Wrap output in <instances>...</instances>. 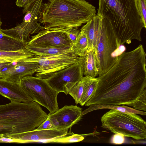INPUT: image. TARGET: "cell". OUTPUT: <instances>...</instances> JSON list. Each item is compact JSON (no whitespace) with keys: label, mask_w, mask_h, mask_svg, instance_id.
I'll return each mask as SVG.
<instances>
[{"label":"cell","mask_w":146,"mask_h":146,"mask_svg":"<svg viewBox=\"0 0 146 146\" xmlns=\"http://www.w3.org/2000/svg\"><path fill=\"white\" fill-rule=\"evenodd\" d=\"M20 84L33 100L46 108L50 113H53L59 109L57 101L59 93L50 86L46 79L27 76L21 79Z\"/></svg>","instance_id":"cell-7"},{"label":"cell","mask_w":146,"mask_h":146,"mask_svg":"<svg viewBox=\"0 0 146 146\" xmlns=\"http://www.w3.org/2000/svg\"><path fill=\"white\" fill-rule=\"evenodd\" d=\"M27 42L6 35L0 30V51H16L25 48Z\"/></svg>","instance_id":"cell-17"},{"label":"cell","mask_w":146,"mask_h":146,"mask_svg":"<svg viewBox=\"0 0 146 146\" xmlns=\"http://www.w3.org/2000/svg\"><path fill=\"white\" fill-rule=\"evenodd\" d=\"M11 62H4L0 63V70L5 67Z\"/></svg>","instance_id":"cell-33"},{"label":"cell","mask_w":146,"mask_h":146,"mask_svg":"<svg viewBox=\"0 0 146 146\" xmlns=\"http://www.w3.org/2000/svg\"><path fill=\"white\" fill-rule=\"evenodd\" d=\"M138 11L146 26V0H135Z\"/></svg>","instance_id":"cell-25"},{"label":"cell","mask_w":146,"mask_h":146,"mask_svg":"<svg viewBox=\"0 0 146 146\" xmlns=\"http://www.w3.org/2000/svg\"><path fill=\"white\" fill-rule=\"evenodd\" d=\"M29 0H17L16 5L19 7H23V12L25 13L28 4Z\"/></svg>","instance_id":"cell-31"},{"label":"cell","mask_w":146,"mask_h":146,"mask_svg":"<svg viewBox=\"0 0 146 146\" xmlns=\"http://www.w3.org/2000/svg\"><path fill=\"white\" fill-rule=\"evenodd\" d=\"M25 48L35 55L44 57L72 52L68 48H42L27 45Z\"/></svg>","instance_id":"cell-19"},{"label":"cell","mask_w":146,"mask_h":146,"mask_svg":"<svg viewBox=\"0 0 146 146\" xmlns=\"http://www.w3.org/2000/svg\"><path fill=\"white\" fill-rule=\"evenodd\" d=\"M84 138V137L82 135L75 134L70 132L68 133L66 135L54 140L53 143H64L77 142L82 141Z\"/></svg>","instance_id":"cell-24"},{"label":"cell","mask_w":146,"mask_h":146,"mask_svg":"<svg viewBox=\"0 0 146 146\" xmlns=\"http://www.w3.org/2000/svg\"><path fill=\"white\" fill-rule=\"evenodd\" d=\"M5 137L4 135L3 134L0 133V139Z\"/></svg>","instance_id":"cell-35"},{"label":"cell","mask_w":146,"mask_h":146,"mask_svg":"<svg viewBox=\"0 0 146 146\" xmlns=\"http://www.w3.org/2000/svg\"><path fill=\"white\" fill-rule=\"evenodd\" d=\"M45 119V112L38 103L11 101L0 105V133L5 137L33 130Z\"/></svg>","instance_id":"cell-5"},{"label":"cell","mask_w":146,"mask_h":146,"mask_svg":"<svg viewBox=\"0 0 146 146\" xmlns=\"http://www.w3.org/2000/svg\"><path fill=\"white\" fill-rule=\"evenodd\" d=\"M146 57L141 44L122 53L109 70L97 78L96 91L84 105L133 106L146 89Z\"/></svg>","instance_id":"cell-1"},{"label":"cell","mask_w":146,"mask_h":146,"mask_svg":"<svg viewBox=\"0 0 146 146\" xmlns=\"http://www.w3.org/2000/svg\"><path fill=\"white\" fill-rule=\"evenodd\" d=\"M2 23L1 21V17L0 16V29H1V26L2 25Z\"/></svg>","instance_id":"cell-36"},{"label":"cell","mask_w":146,"mask_h":146,"mask_svg":"<svg viewBox=\"0 0 146 146\" xmlns=\"http://www.w3.org/2000/svg\"><path fill=\"white\" fill-rule=\"evenodd\" d=\"M136 114L111 109L101 117L102 127L124 137L145 139L146 122Z\"/></svg>","instance_id":"cell-6"},{"label":"cell","mask_w":146,"mask_h":146,"mask_svg":"<svg viewBox=\"0 0 146 146\" xmlns=\"http://www.w3.org/2000/svg\"><path fill=\"white\" fill-rule=\"evenodd\" d=\"M88 47V42L86 35L80 30L76 39L72 45L71 50L73 53L80 56L85 54Z\"/></svg>","instance_id":"cell-22"},{"label":"cell","mask_w":146,"mask_h":146,"mask_svg":"<svg viewBox=\"0 0 146 146\" xmlns=\"http://www.w3.org/2000/svg\"><path fill=\"white\" fill-rule=\"evenodd\" d=\"M43 0H36L29 7L23 21L16 27L9 29H1V32L8 36L27 42L30 38V35L38 33L44 29L39 22L41 12Z\"/></svg>","instance_id":"cell-8"},{"label":"cell","mask_w":146,"mask_h":146,"mask_svg":"<svg viewBox=\"0 0 146 146\" xmlns=\"http://www.w3.org/2000/svg\"><path fill=\"white\" fill-rule=\"evenodd\" d=\"M111 138L110 143L115 144H121L125 142L124 137L122 135L119 134H115Z\"/></svg>","instance_id":"cell-28"},{"label":"cell","mask_w":146,"mask_h":146,"mask_svg":"<svg viewBox=\"0 0 146 146\" xmlns=\"http://www.w3.org/2000/svg\"><path fill=\"white\" fill-rule=\"evenodd\" d=\"M27 60L38 64L35 76L47 79L57 72L78 62L79 56L71 52L48 56L35 55Z\"/></svg>","instance_id":"cell-9"},{"label":"cell","mask_w":146,"mask_h":146,"mask_svg":"<svg viewBox=\"0 0 146 146\" xmlns=\"http://www.w3.org/2000/svg\"><path fill=\"white\" fill-rule=\"evenodd\" d=\"M35 56L34 54L25 48L16 51H0V63L25 60Z\"/></svg>","instance_id":"cell-18"},{"label":"cell","mask_w":146,"mask_h":146,"mask_svg":"<svg viewBox=\"0 0 146 146\" xmlns=\"http://www.w3.org/2000/svg\"><path fill=\"white\" fill-rule=\"evenodd\" d=\"M96 12L85 0H48L43 4L39 22L44 29L63 31L86 23Z\"/></svg>","instance_id":"cell-3"},{"label":"cell","mask_w":146,"mask_h":146,"mask_svg":"<svg viewBox=\"0 0 146 146\" xmlns=\"http://www.w3.org/2000/svg\"><path fill=\"white\" fill-rule=\"evenodd\" d=\"M82 111V109L76 105H66L49 114L57 119L63 129H69L81 119Z\"/></svg>","instance_id":"cell-15"},{"label":"cell","mask_w":146,"mask_h":146,"mask_svg":"<svg viewBox=\"0 0 146 146\" xmlns=\"http://www.w3.org/2000/svg\"><path fill=\"white\" fill-rule=\"evenodd\" d=\"M26 45L42 48H71L72 43L64 32L44 29L31 36Z\"/></svg>","instance_id":"cell-11"},{"label":"cell","mask_w":146,"mask_h":146,"mask_svg":"<svg viewBox=\"0 0 146 146\" xmlns=\"http://www.w3.org/2000/svg\"><path fill=\"white\" fill-rule=\"evenodd\" d=\"M80 32V31L78 29V28H71L66 32V33L71 41L72 45L76 41Z\"/></svg>","instance_id":"cell-27"},{"label":"cell","mask_w":146,"mask_h":146,"mask_svg":"<svg viewBox=\"0 0 146 146\" xmlns=\"http://www.w3.org/2000/svg\"><path fill=\"white\" fill-rule=\"evenodd\" d=\"M48 114V117H49L53 128L64 129L62 128L60 123L56 118L51 116L49 114Z\"/></svg>","instance_id":"cell-30"},{"label":"cell","mask_w":146,"mask_h":146,"mask_svg":"<svg viewBox=\"0 0 146 146\" xmlns=\"http://www.w3.org/2000/svg\"><path fill=\"white\" fill-rule=\"evenodd\" d=\"M86 34L88 49H92L95 56L98 76L109 70L116 62L125 48L121 45L110 23L98 14L80 29Z\"/></svg>","instance_id":"cell-2"},{"label":"cell","mask_w":146,"mask_h":146,"mask_svg":"<svg viewBox=\"0 0 146 146\" xmlns=\"http://www.w3.org/2000/svg\"><path fill=\"white\" fill-rule=\"evenodd\" d=\"M79 61L85 76L94 78L98 76L95 56L92 49H88L83 56H79Z\"/></svg>","instance_id":"cell-16"},{"label":"cell","mask_w":146,"mask_h":146,"mask_svg":"<svg viewBox=\"0 0 146 146\" xmlns=\"http://www.w3.org/2000/svg\"><path fill=\"white\" fill-rule=\"evenodd\" d=\"M36 0H29L28 4L26 10H27L29 7L31 5V4L32 3H33L34 1H35Z\"/></svg>","instance_id":"cell-34"},{"label":"cell","mask_w":146,"mask_h":146,"mask_svg":"<svg viewBox=\"0 0 146 146\" xmlns=\"http://www.w3.org/2000/svg\"><path fill=\"white\" fill-rule=\"evenodd\" d=\"M0 143H22L21 141L11 138L4 137L0 139Z\"/></svg>","instance_id":"cell-32"},{"label":"cell","mask_w":146,"mask_h":146,"mask_svg":"<svg viewBox=\"0 0 146 146\" xmlns=\"http://www.w3.org/2000/svg\"><path fill=\"white\" fill-rule=\"evenodd\" d=\"M83 91L79 104L83 106L92 96L96 89L98 80L97 78H90L85 76Z\"/></svg>","instance_id":"cell-20"},{"label":"cell","mask_w":146,"mask_h":146,"mask_svg":"<svg viewBox=\"0 0 146 146\" xmlns=\"http://www.w3.org/2000/svg\"><path fill=\"white\" fill-rule=\"evenodd\" d=\"M134 109L138 110L146 111V89L143 94L134 103L133 106Z\"/></svg>","instance_id":"cell-26"},{"label":"cell","mask_w":146,"mask_h":146,"mask_svg":"<svg viewBox=\"0 0 146 146\" xmlns=\"http://www.w3.org/2000/svg\"><path fill=\"white\" fill-rule=\"evenodd\" d=\"M69 129L53 128L46 129H37L23 133L7 135L5 137L21 141L22 143L41 142L53 143L58 139L66 135Z\"/></svg>","instance_id":"cell-12"},{"label":"cell","mask_w":146,"mask_h":146,"mask_svg":"<svg viewBox=\"0 0 146 146\" xmlns=\"http://www.w3.org/2000/svg\"><path fill=\"white\" fill-rule=\"evenodd\" d=\"M83 75L82 65L79 61L46 80L50 86L59 93L63 92L67 94L73 86L81 80Z\"/></svg>","instance_id":"cell-10"},{"label":"cell","mask_w":146,"mask_h":146,"mask_svg":"<svg viewBox=\"0 0 146 146\" xmlns=\"http://www.w3.org/2000/svg\"><path fill=\"white\" fill-rule=\"evenodd\" d=\"M97 14L110 23L121 45L141 41V30L146 26L135 0H99Z\"/></svg>","instance_id":"cell-4"},{"label":"cell","mask_w":146,"mask_h":146,"mask_svg":"<svg viewBox=\"0 0 146 146\" xmlns=\"http://www.w3.org/2000/svg\"><path fill=\"white\" fill-rule=\"evenodd\" d=\"M27 59L11 62L7 66L0 70V78L11 81L20 82L25 76H33L39 65L36 62L29 61Z\"/></svg>","instance_id":"cell-13"},{"label":"cell","mask_w":146,"mask_h":146,"mask_svg":"<svg viewBox=\"0 0 146 146\" xmlns=\"http://www.w3.org/2000/svg\"><path fill=\"white\" fill-rule=\"evenodd\" d=\"M53 128L49 117L47 118L36 128L37 129H46Z\"/></svg>","instance_id":"cell-29"},{"label":"cell","mask_w":146,"mask_h":146,"mask_svg":"<svg viewBox=\"0 0 146 146\" xmlns=\"http://www.w3.org/2000/svg\"><path fill=\"white\" fill-rule=\"evenodd\" d=\"M84 83V78L83 77L80 81L76 83L70 90L68 94L74 99L75 103H79L83 94Z\"/></svg>","instance_id":"cell-23"},{"label":"cell","mask_w":146,"mask_h":146,"mask_svg":"<svg viewBox=\"0 0 146 146\" xmlns=\"http://www.w3.org/2000/svg\"><path fill=\"white\" fill-rule=\"evenodd\" d=\"M0 94L10 101L29 103L33 102L22 88L20 82L0 78Z\"/></svg>","instance_id":"cell-14"},{"label":"cell","mask_w":146,"mask_h":146,"mask_svg":"<svg viewBox=\"0 0 146 146\" xmlns=\"http://www.w3.org/2000/svg\"><path fill=\"white\" fill-rule=\"evenodd\" d=\"M103 109H114L123 112L134 113L142 115H146V113L145 111L138 110L124 105L121 106H102L92 105L90 106L89 108L87 109L82 111V115L83 116L93 111Z\"/></svg>","instance_id":"cell-21"}]
</instances>
